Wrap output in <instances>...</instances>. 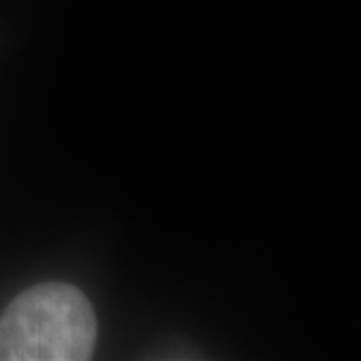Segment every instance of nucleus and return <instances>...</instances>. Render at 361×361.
Wrapping results in <instances>:
<instances>
[{
    "mask_svg": "<svg viewBox=\"0 0 361 361\" xmlns=\"http://www.w3.org/2000/svg\"><path fill=\"white\" fill-rule=\"evenodd\" d=\"M94 343V310L66 281L26 288L0 314V361H85Z\"/></svg>",
    "mask_w": 361,
    "mask_h": 361,
    "instance_id": "nucleus-1",
    "label": "nucleus"
}]
</instances>
